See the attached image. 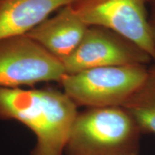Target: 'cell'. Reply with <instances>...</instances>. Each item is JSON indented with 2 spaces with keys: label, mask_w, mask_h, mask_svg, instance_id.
<instances>
[{
  "label": "cell",
  "mask_w": 155,
  "mask_h": 155,
  "mask_svg": "<svg viewBox=\"0 0 155 155\" xmlns=\"http://www.w3.org/2000/svg\"><path fill=\"white\" fill-rule=\"evenodd\" d=\"M88 27L68 5L58 10L55 16L45 19L26 35L63 61L79 45Z\"/></svg>",
  "instance_id": "7"
},
{
  "label": "cell",
  "mask_w": 155,
  "mask_h": 155,
  "mask_svg": "<svg viewBox=\"0 0 155 155\" xmlns=\"http://www.w3.org/2000/svg\"><path fill=\"white\" fill-rule=\"evenodd\" d=\"M75 0H0V40L24 35Z\"/></svg>",
  "instance_id": "8"
},
{
  "label": "cell",
  "mask_w": 155,
  "mask_h": 155,
  "mask_svg": "<svg viewBox=\"0 0 155 155\" xmlns=\"http://www.w3.org/2000/svg\"><path fill=\"white\" fill-rule=\"evenodd\" d=\"M141 131L122 106L78 112L65 149L66 155H139Z\"/></svg>",
  "instance_id": "2"
},
{
  "label": "cell",
  "mask_w": 155,
  "mask_h": 155,
  "mask_svg": "<svg viewBox=\"0 0 155 155\" xmlns=\"http://www.w3.org/2000/svg\"><path fill=\"white\" fill-rule=\"evenodd\" d=\"M66 74L62 61L26 35L0 40V88L60 83Z\"/></svg>",
  "instance_id": "4"
},
{
  "label": "cell",
  "mask_w": 155,
  "mask_h": 155,
  "mask_svg": "<svg viewBox=\"0 0 155 155\" xmlns=\"http://www.w3.org/2000/svg\"><path fill=\"white\" fill-rule=\"evenodd\" d=\"M152 3L153 4L152 15H151L150 17H149V20H150L151 32H152L153 42H154L155 48V1Z\"/></svg>",
  "instance_id": "10"
},
{
  "label": "cell",
  "mask_w": 155,
  "mask_h": 155,
  "mask_svg": "<svg viewBox=\"0 0 155 155\" xmlns=\"http://www.w3.org/2000/svg\"><path fill=\"white\" fill-rule=\"evenodd\" d=\"M153 59L132 42L108 29L89 26L74 52L62 61L67 74L101 67L148 65Z\"/></svg>",
  "instance_id": "6"
},
{
  "label": "cell",
  "mask_w": 155,
  "mask_h": 155,
  "mask_svg": "<svg viewBox=\"0 0 155 155\" xmlns=\"http://www.w3.org/2000/svg\"><path fill=\"white\" fill-rule=\"evenodd\" d=\"M146 1H147V3H148V2H151V3H152V2H154V1H155V0H146Z\"/></svg>",
  "instance_id": "11"
},
{
  "label": "cell",
  "mask_w": 155,
  "mask_h": 155,
  "mask_svg": "<svg viewBox=\"0 0 155 155\" xmlns=\"http://www.w3.org/2000/svg\"><path fill=\"white\" fill-rule=\"evenodd\" d=\"M146 0H75V12L88 26L108 29L132 42L155 62Z\"/></svg>",
  "instance_id": "5"
},
{
  "label": "cell",
  "mask_w": 155,
  "mask_h": 155,
  "mask_svg": "<svg viewBox=\"0 0 155 155\" xmlns=\"http://www.w3.org/2000/svg\"><path fill=\"white\" fill-rule=\"evenodd\" d=\"M78 113L76 104L57 89L0 88V119L20 122L35 134L31 155L63 154Z\"/></svg>",
  "instance_id": "1"
},
{
  "label": "cell",
  "mask_w": 155,
  "mask_h": 155,
  "mask_svg": "<svg viewBox=\"0 0 155 155\" xmlns=\"http://www.w3.org/2000/svg\"><path fill=\"white\" fill-rule=\"evenodd\" d=\"M148 66L141 65L101 67L66 74L60 83L78 106H121L144 83Z\"/></svg>",
  "instance_id": "3"
},
{
  "label": "cell",
  "mask_w": 155,
  "mask_h": 155,
  "mask_svg": "<svg viewBox=\"0 0 155 155\" xmlns=\"http://www.w3.org/2000/svg\"><path fill=\"white\" fill-rule=\"evenodd\" d=\"M129 114L141 133L155 135V65L141 85L121 106Z\"/></svg>",
  "instance_id": "9"
}]
</instances>
